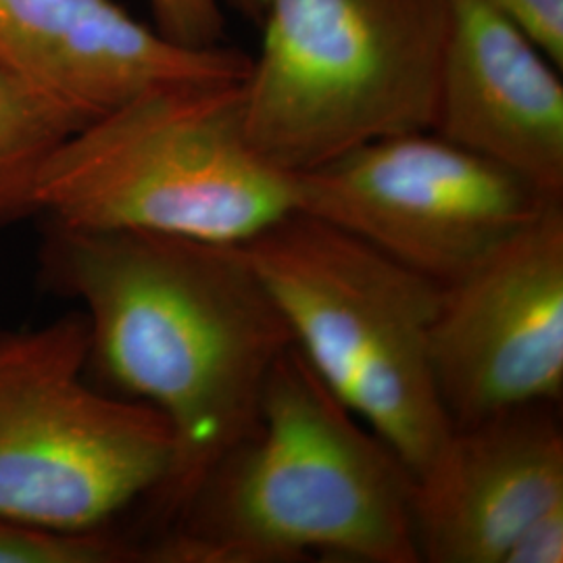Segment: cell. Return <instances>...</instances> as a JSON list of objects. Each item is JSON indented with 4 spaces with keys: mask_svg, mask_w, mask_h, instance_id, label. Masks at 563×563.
I'll list each match as a JSON object with an SVG mask.
<instances>
[{
    "mask_svg": "<svg viewBox=\"0 0 563 563\" xmlns=\"http://www.w3.org/2000/svg\"><path fill=\"white\" fill-rule=\"evenodd\" d=\"M41 274L86 307L88 365L174 432V470L153 499L165 526L253 434L290 330L241 244L46 218Z\"/></svg>",
    "mask_w": 563,
    "mask_h": 563,
    "instance_id": "1",
    "label": "cell"
},
{
    "mask_svg": "<svg viewBox=\"0 0 563 563\" xmlns=\"http://www.w3.org/2000/svg\"><path fill=\"white\" fill-rule=\"evenodd\" d=\"M416 478L292 342L265 383L253 434L216 463L146 563H420Z\"/></svg>",
    "mask_w": 563,
    "mask_h": 563,
    "instance_id": "2",
    "label": "cell"
},
{
    "mask_svg": "<svg viewBox=\"0 0 563 563\" xmlns=\"http://www.w3.org/2000/svg\"><path fill=\"white\" fill-rule=\"evenodd\" d=\"M244 80L151 88L84 125L42 172V216L216 244L260 236L297 211L295 181L246 139Z\"/></svg>",
    "mask_w": 563,
    "mask_h": 563,
    "instance_id": "3",
    "label": "cell"
},
{
    "mask_svg": "<svg viewBox=\"0 0 563 563\" xmlns=\"http://www.w3.org/2000/svg\"><path fill=\"white\" fill-rule=\"evenodd\" d=\"M241 246L302 357L418 478L453 432L430 363L441 286L301 211Z\"/></svg>",
    "mask_w": 563,
    "mask_h": 563,
    "instance_id": "4",
    "label": "cell"
},
{
    "mask_svg": "<svg viewBox=\"0 0 563 563\" xmlns=\"http://www.w3.org/2000/svg\"><path fill=\"white\" fill-rule=\"evenodd\" d=\"M244 80L255 153L288 176L432 130L451 0H267Z\"/></svg>",
    "mask_w": 563,
    "mask_h": 563,
    "instance_id": "5",
    "label": "cell"
},
{
    "mask_svg": "<svg viewBox=\"0 0 563 563\" xmlns=\"http://www.w3.org/2000/svg\"><path fill=\"white\" fill-rule=\"evenodd\" d=\"M86 367L84 313L0 336V518L107 530L169 481L176 441L167 420L88 386Z\"/></svg>",
    "mask_w": 563,
    "mask_h": 563,
    "instance_id": "6",
    "label": "cell"
},
{
    "mask_svg": "<svg viewBox=\"0 0 563 563\" xmlns=\"http://www.w3.org/2000/svg\"><path fill=\"white\" fill-rule=\"evenodd\" d=\"M292 181L297 211L439 286L462 278L547 205L563 201L434 130L367 142Z\"/></svg>",
    "mask_w": 563,
    "mask_h": 563,
    "instance_id": "7",
    "label": "cell"
},
{
    "mask_svg": "<svg viewBox=\"0 0 563 563\" xmlns=\"http://www.w3.org/2000/svg\"><path fill=\"white\" fill-rule=\"evenodd\" d=\"M430 363L453 428L532 402L560 405L563 201L441 286Z\"/></svg>",
    "mask_w": 563,
    "mask_h": 563,
    "instance_id": "8",
    "label": "cell"
},
{
    "mask_svg": "<svg viewBox=\"0 0 563 563\" xmlns=\"http://www.w3.org/2000/svg\"><path fill=\"white\" fill-rule=\"evenodd\" d=\"M558 402L453 428L413 486L420 563H505L523 528L563 505Z\"/></svg>",
    "mask_w": 563,
    "mask_h": 563,
    "instance_id": "9",
    "label": "cell"
},
{
    "mask_svg": "<svg viewBox=\"0 0 563 563\" xmlns=\"http://www.w3.org/2000/svg\"><path fill=\"white\" fill-rule=\"evenodd\" d=\"M0 67L97 120L151 88L244 80L251 57L174 44L115 0H0Z\"/></svg>",
    "mask_w": 563,
    "mask_h": 563,
    "instance_id": "10",
    "label": "cell"
},
{
    "mask_svg": "<svg viewBox=\"0 0 563 563\" xmlns=\"http://www.w3.org/2000/svg\"><path fill=\"white\" fill-rule=\"evenodd\" d=\"M560 74L486 0H451L432 130L563 199Z\"/></svg>",
    "mask_w": 563,
    "mask_h": 563,
    "instance_id": "11",
    "label": "cell"
},
{
    "mask_svg": "<svg viewBox=\"0 0 563 563\" xmlns=\"http://www.w3.org/2000/svg\"><path fill=\"white\" fill-rule=\"evenodd\" d=\"M90 118L0 67V225L42 216L46 163Z\"/></svg>",
    "mask_w": 563,
    "mask_h": 563,
    "instance_id": "12",
    "label": "cell"
},
{
    "mask_svg": "<svg viewBox=\"0 0 563 563\" xmlns=\"http://www.w3.org/2000/svg\"><path fill=\"white\" fill-rule=\"evenodd\" d=\"M144 562V547L107 530L60 532L0 518V563Z\"/></svg>",
    "mask_w": 563,
    "mask_h": 563,
    "instance_id": "13",
    "label": "cell"
},
{
    "mask_svg": "<svg viewBox=\"0 0 563 563\" xmlns=\"http://www.w3.org/2000/svg\"><path fill=\"white\" fill-rule=\"evenodd\" d=\"M155 30L186 48L220 46L223 13L220 0H148Z\"/></svg>",
    "mask_w": 563,
    "mask_h": 563,
    "instance_id": "14",
    "label": "cell"
},
{
    "mask_svg": "<svg viewBox=\"0 0 563 563\" xmlns=\"http://www.w3.org/2000/svg\"><path fill=\"white\" fill-rule=\"evenodd\" d=\"M563 69V0H486Z\"/></svg>",
    "mask_w": 563,
    "mask_h": 563,
    "instance_id": "15",
    "label": "cell"
},
{
    "mask_svg": "<svg viewBox=\"0 0 563 563\" xmlns=\"http://www.w3.org/2000/svg\"><path fill=\"white\" fill-rule=\"evenodd\" d=\"M563 505L528 523L507 551L505 563H562Z\"/></svg>",
    "mask_w": 563,
    "mask_h": 563,
    "instance_id": "16",
    "label": "cell"
}]
</instances>
